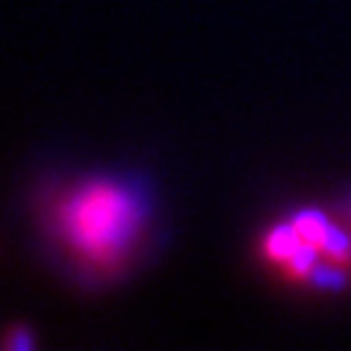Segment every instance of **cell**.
Listing matches in <instances>:
<instances>
[{
  "label": "cell",
  "mask_w": 351,
  "mask_h": 351,
  "mask_svg": "<svg viewBox=\"0 0 351 351\" xmlns=\"http://www.w3.org/2000/svg\"><path fill=\"white\" fill-rule=\"evenodd\" d=\"M147 205L122 180L89 178L53 197L47 232L86 280L122 274L144 238Z\"/></svg>",
  "instance_id": "6da1fadb"
},
{
  "label": "cell",
  "mask_w": 351,
  "mask_h": 351,
  "mask_svg": "<svg viewBox=\"0 0 351 351\" xmlns=\"http://www.w3.org/2000/svg\"><path fill=\"white\" fill-rule=\"evenodd\" d=\"M343 221H346V227H348V232H351V205L346 208V219H343Z\"/></svg>",
  "instance_id": "7a4b0ae2"
}]
</instances>
